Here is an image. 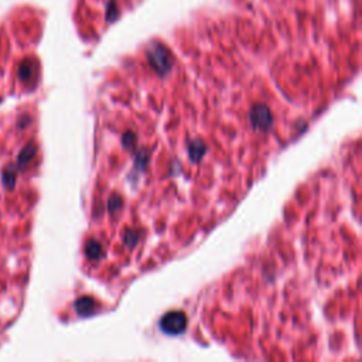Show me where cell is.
<instances>
[{"label":"cell","mask_w":362,"mask_h":362,"mask_svg":"<svg viewBox=\"0 0 362 362\" xmlns=\"http://www.w3.org/2000/svg\"><path fill=\"white\" fill-rule=\"evenodd\" d=\"M187 326V318L186 315L180 311H173L169 313L163 317V320L160 321V327L161 330L167 334H181L183 331L186 330Z\"/></svg>","instance_id":"6da1fadb"},{"label":"cell","mask_w":362,"mask_h":362,"mask_svg":"<svg viewBox=\"0 0 362 362\" xmlns=\"http://www.w3.org/2000/svg\"><path fill=\"white\" fill-rule=\"evenodd\" d=\"M75 307H77V311L78 314L81 315H88L89 313L94 311V301L89 299V297H82L79 299L77 303H75Z\"/></svg>","instance_id":"7a4b0ae2"},{"label":"cell","mask_w":362,"mask_h":362,"mask_svg":"<svg viewBox=\"0 0 362 362\" xmlns=\"http://www.w3.org/2000/svg\"><path fill=\"white\" fill-rule=\"evenodd\" d=\"M86 253H88V256L89 258H98L99 256V253H101V248H99V245L96 243V242H91L89 245H88V249H86Z\"/></svg>","instance_id":"3957f363"}]
</instances>
